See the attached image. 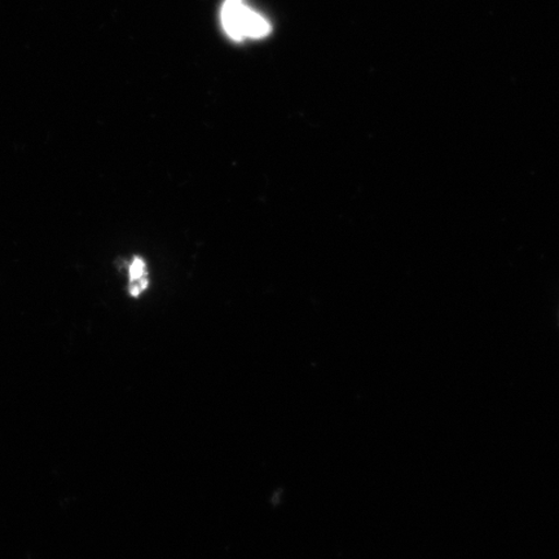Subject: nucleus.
Here are the masks:
<instances>
[{
  "mask_svg": "<svg viewBox=\"0 0 559 559\" xmlns=\"http://www.w3.org/2000/svg\"><path fill=\"white\" fill-rule=\"evenodd\" d=\"M131 296L138 297L148 288V277H146V265L142 258H134L129 269Z\"/></svg>",
  "mask_w": 559,
  "mask_h": 559,
  "instance_id": "nucleus-2",
  "label": "nucleus"
},
{
  "mask_svg": "<svg viewBox=\"0 0 559 559\" xmlns=\"http://www.w3.org/2000/svg\"><path fill=\"white\" fill-rule=\"evenodd\" d=\"M223 29L230 39H262L271 33L267 19L245 4V0H226L222 7Z\"/></svg>",
  "mask_w": 559,
  "mask_h": 559,
  "instance_id": "nucleus-1",
  "label": "nucleus"
}]
</instances>
